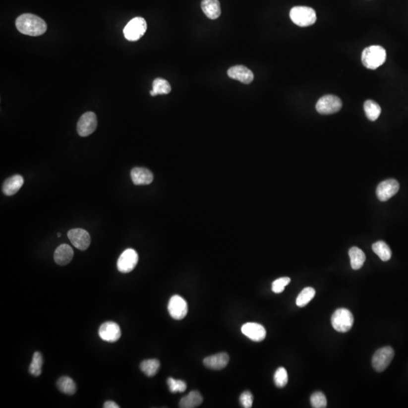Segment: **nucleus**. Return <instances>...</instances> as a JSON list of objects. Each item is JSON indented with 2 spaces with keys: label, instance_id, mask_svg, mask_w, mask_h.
<instances>
[{
  "label": "nucleus",
  "instance_id": "f257e3e1",
  "mask_svg": "<svg viewBox=\"0 0 408 408\" xmlns=\"http://www.w3.org/2000/svg\"><path fill=\"white\" fill-rule=\"evenodd\" d=\"M18 31L24 35L38 37L47 30V24L44 20L33 14H23L15 21Z\"/></svg>",
  "mask_w": 408,
  "mask_h": 408
},
{
  "label": "nucleus",
  "instance_id": "f03ea898",
  "mask_svg": "<svg viewBox=\"0 0 408 408\" xmlns=\"http://www.w3.org/2000/svg\"><path fill=\"white\" fill-rule=\"evenodd\" d=\"M386 60V51L380 46H371L364 49L361 55V61L364 67L376 70L384 64Z\"/></svg>",
  "mask_w": 408,
  "mask_h": 408
},
{
  "label": "nucleus",
  "instance_id": "7ed1b4c3",
  "mask_svg": "<svg viewBox=\"0 0 408 408\" xmlns=\"http://www.w3.org/2000/svg\"><path fill=\"white\" fill-rule=\"evenodd\" d=\"M290 17L294 24L299 27H308L316 22V12L307 6H295L291 10Z\"/></svg>",
  "mask_w": 408,
  "mask_h": 408
},
{
  "label": "nucleus",
  "instance_id": "20e7f679",
  "mask_svg": "<svg viewBox=\"0 0 408 408\" xmlns=\"http://www.w3.org/2000/svg\"><path fill=\"white\" fill-rule=\"evenodd\" d=\"M331 324L333 327L338 332H348L351 330L354 324L352 313L347 308H339L336 310L331 317Z\"/></svg>",
  "mask_w": 408,
  "mask_h": 408
},
{
  "label": "nucleus",
  "instance_id": "39448f33",
  "mask_svg": "<svg viewBox=\"0 0 408 408\" xmlns=\"http://www.w3.org/2000/svg\"><path fill=\"white\" fill-rule=\"evenodd\" d=\"M147 23L143 18L137 17L131 20L123 30L124 36L129 41H137L145 35Z\"/></svg>",
  "mask_w": 408,
  "mask_h": 408
},
{
  "label": "nucleus",
  "instance_id": "423d86ee",
  "mask_svg": "<svg viewBox=\"0 0 408 408\" xmlns=\"http://www.w3.org/2000/svg\"><path fill=\"white\" fill-rule=\"evenodd\" d=\"M343 102L338 96L326 95L321 97L316 104V110L321 115H329L340 112Z\"/></svg>",
  "mask_w": 408,
  "mask_h": 408
},
{
  "label": "nucleus",
  "instance_id": "0eeeda50",
  "mask_svg": "<svg viewBox=\"0 0 408 408\" xmlns=\"http://www.w3.org/2000/svg\"><path fill=\"white\" fill-rule=\"evenodd\" d=\"M395 351L390 347L380 349L373 354L372 365L376 371L383 372L389 367L394 357Z\"/></svg>",
  "mask_w": 408,
  "mask_h": 408
},
{
  "label": "nucleus",
  "instance_id": "6e6552de",
  "mask_svg": "<svg viewBox=\"0 0 408 408\" xmlns=\"http://www.w3.org/2000/svg\"><path fill=\"white\" fill-rule=\"evenodd\" d=\"M97 117L93 112H86L82 115L78 121L77 132L80 136H89L96 131L97 127Z\"/></svg>",
  "mask_w": 408,
  "mask_h": 408
},
{
  "label": "nucleus",
  "instance_id": "1a4fd4ad",
  "mask_svg": "<svg viewBox=\"0 0 408 408\" xmlns=\"http://www.w3.org/2000/svg\"><path fill=\"white\" fill-rule=\"evenodd\" d=\"M138 256L133 249H125L117 260V269L121 273L132 272L138 264Z\"/></svg>",
  "mask_w": 408,
  "mask_h": 408
},
{
  "label": "nucleus",
  "instance_id": "9d476101",
  "mask_svg": "<svg viewBox=\"0 0 408 408\" xmlns=\"http://www.w3.org/2000/svg\"><path fill=\"white\" fill-rule=\"evenodd\" d=\"M168 311L170 316L174 319H183L185 318L188 311L187 302L180 295H174L169 302Z\"/></svg>",
  "mask_w": 408,
  "mask_h": 408
},
{
  "label": "nucleus",
  "instance_id": "9b49d317",
  "mask_svg": "<svg viewBox=\"0 0 408 408\" xmlns=\"http://www.w3.org/2000/svg\"><path fill=\"white\" fill-rule=\"evenodd\" d=\"M67 237L72 244L80 250H86L91 243L90 235L84 229H71L67 233Z\"/></svg>",
  "mask_w": 408,
  "mask_h": 408
},
{
  "label": "nucleus",
  "instance_id": "f8f14e48",
  "mask_svg": "<svg viewBox=\"0 0 408 408\" xmlns=\"http://www.w3.org/2000/svg\"><path fill=\"white\" fill-rule=\"evenodd\" d=\"M399 183L396 179H387L382 181L376 188V196L380 201H387L399 191Z\"/></svg>",
  "mask_w": 408,
  "mask_h": 408
},
{
  "label": "nucleus",
  "instance_id": "ddd939ff",
  "mask_svg": "<svg viewBox=\"0 0 408 408\" xmlns=\"http://www.w3.org/2000/svg\"><path fill=\"white\" fill-rule=\"evenodd\" d=\"M99 335L103 341L115 343L120 338V328L117 323L108 321L104 323L99 327Z\"/></svg>",
  "mask_w": 408,
  "mask_h": 408
},
{
  "label": "nucleus",
  "instance_id": "4468645a",
  "mask_svg": "<svg viewBox=\"0 0 408 408\" xmlns=\"http://www.w3.org/2000/svg\"><path fill=\"white\" fill-rule=\"evenodd\" d=\"M228 75L233 80L240 81L244 84H249L254 80V75L249 68L243 65H236L228 70Z\"/></svg>",
  "mask_w": 408,
  "mask_h": 408
},
{
  "label": "nucleus",
  "instance_id": "2eb2a0df",
  "mask_svg": "<svg viewBox=\"0 0 408 408\" xmlns=\"http://www.w3.org/2000/svg\"><path fill=\"white\" fill-rule=\"evenodd\" d=\"M241 331L248 338L254 342H261L266 337L265 327L258 323H246L241 327Z\"/></svg>",
  "mask_w": 408,
  "mask_h": 408
},
{
  "label": "nucleus",
  "instance_id": "dca6fc26",
  "mask_svg": "<svg viewBox=\"0 0 408 408\" xmlns=\"http://www.w3.org/2000/svg\"><path fill=\"white\" fill-rule=\"evenodd\" d=\"M131 177L135 185H148L154 180V175L149 170L135 167L131 171Z\"/></svg>",
  "mask_w": 408,
  "mask_h": 408
},
{
  "label": "nucleus",
  "instance_id": "f3484780",
  "mask_svg": "<svg viewBox=\"0 0 408 408\" xmlns=\"http://www.w3.org/2000/svg\"><path fill=\"white\" fill-rule=\"evenodd\" d=\"M229 361V354L222 352L206 357L203 360V364L212 370H222L228 365Z\"/></svg>",
  "mask_w": 408,
  "mask_h": 408
},
{
  "label": "nucleus",
  "instance_id": "a211bd4d",
  "mask_svg": "<svg viewBox=\"0 0 408 408\" xmlns=\"http://www.w3.org/2000/svg\"><path fill=\"white\" fill-rule=\"evenodd\" d=\"M73 257V250L69 245L61 244L55 251L54 259L59 265H66L71 262Z\"/></svg>",
  "mask_w": 408,
  "mask_h": 408
},
{
  "label": "nucleus",
  "instance_id": "6ab92c4d",
  "mask_svg": "<svg viewBox=\"0 0 408 408\" xmlns=\"http://www.w3.org/2000/svg\"><path fill=\"white\" fill-rule=\"evenodd\" d=\"M24 184V178L21 175H14L7 178L2 186V191L7 196L16 194Z\"/></svg>",
  "mask_w": 408,
  "mask_h": 408
},
{
  "label": "nucleus",
  "instance_id": "aec40b11",
  "mask_svg": "<svg viewBox=\"0 0 408 408\" xmlns=\"http://www.w3.org/2000/svg\"><path fill=\"white\" fill-rule=\"evenodd\" d=\"M201 8L204 14L210 19H216L221 14V5L219 0H203Z\"/></svg>",
  "mask_w": 408,
  "mask_h": 408
},
{
  "label": "nucleus",
  "instance_id": "412c9836",
  "mask_svg": "<svg viewBox=\"0 0 408 408\" xmlns=\"http://www.w3.org/2000/svg\"><path fill=\"white\" fill-rule=\"evenodd\" d=\"M351 266L354 270H358L364 265L366 260V256L361 249L357 246H353L349 251Z\"/></svg>",
  "mask_w": 408,
  "mask_h": 408
},
{
  "label": "nucleus",
  "instance_id": "4be33fe9",
  "mask_svg": "<svg viewBox=\"0 0 408 408\" xmlns=\"http://www.w3.org/2000/svg\"><path fill=\"white\" fill-rule=\"evenodd\" d=\"M203 402V397L200 392L193 391L189 394L182 398L180 401L179 407L181 408H194L200 406Z\"/></svg>",
  "mask_w": 408,
  "mask_h": 408
},
{
  "label": "nucleus",
  "instance_id": "5701e85b",
  "mask_svg": "<svg viewBox=\"0 0 408 408\" xmlns=\"http://www.w3.org/2000/svg\"><path fill=\"white\" fill-rule=\"evenodd\" d=\"M57 387L58 390L64 394L72 396L76 392V386L74 381L69 376H62L58 380Z\"/></svg>",
  "mask_w": 408,
  "mask_h": 408
},
{
  "label": "nucleus",
  "instance_id": "b1692460",
  "mask_svg": "<svg viewBox=\"0 0 408 408\" xmlns=\"http://www.w3.org/2000/svg\"><path fill=\"white\" fill-rule=\"evenodd\" d=\"M172 88L167 80L162 78H157L153 82V89L151 91V96H156L158 95H167L171 92Z\"/></svg>",
  "mask_w": 408,
  "mask_h": 408
},
{
  "label": "nucleus",
  "instance_id": "393cba45",
  "mask_svg": "<svg viewBox=\"0 0 408 408\" xmlns=\"http://www.w3.org/2000/svg\"><path fill=\"white\" fill-rule=\"evenodd\" d=\"M372 249L383 262H387L392 257V250L389 248V245L384 241L380 240V241L376 242L372 246Z\"/></svg>",
  "mask_w": 408,
  "mask_h": 408
},
{
  "label": "nucleus",
  "instance_id": "a878e982",
  "mask_svg": "<svg viewBox=\"0 0 408 408\" xmlns=\"http://www.w3.org/2000/svg\"><path fill=\"white\" fill-rule=\"evenodd\" d=\"M364 112L370 121H376L381 115V108L373 100H367L364 104Z\"/></svg>",
  "mask_w": 408,
  "mask_h": 408
},
{
  "label": "nucleus",
  "instance_id": "bb28decb",
  "mask_svg": "<svg viewBox=\"0 0 408 408\" xmlns=\"http://www.w3.org/2000/svg\"><path fill=\"white\" fill-rule=\"evenodd\" d=\"M161 367V363L157 359H148L141 363V370L148 376H154L157 374Z\"/></svg>",
  "mask_w": 408,
  "mask_h": 408
},
{
  "label": "nucleus",
  "instance_id": "cd10ccee",
  "mask_svg": "<svg viewBox=\"0 0 408 408\" xmlns=\"http://www.w3.org/2000/svg\"><path fill=\"white\" fill-rule=\"evenodd\" d=\"M43 364V356L41 353L36 351L33 355L32 361L29 367V373L34 376H40Z\"/></svg>",
  "mask_w": 408,
  "mask_h": 408
},
{
  "label": "nucleus",
  "instance_id": "c85d7f7f",
  "mask_svg": "<svg viewBox=\"0 0 408 408\" xmlns=\"http://www.w3.org/2000/svg\"><path fill=\"white\" fill-rule=\"evenodd\" d=\"M315 290L312 288H306L301 291L300 293L297 296V306L305 307L309 303L310 301L315 297Z\"/></svg>",
  "mask_w": 408,
  "mask_h": 408
},
{
  "label": "nucleus",
  "instance_id": "c756f323",
  "mask_svg": "<svg viewBox=\"0 0 408 408\" xmlns=\"http://www.w3.org/2000/svg\"><path fill=\"white\" fill-rule=\"evenodd\" d=\"M275 385L277 387L283 388L288 384V374L285 367H279L275 372L274 376Z\"/></svg>",
  "mask_w": 408,
  "mask_h": 408
},
{
  "label": "nucleus",
  "instance_id": "7c9ffc66",
  "mask_svg": "<svg viewBox=\"0 0 408 408\" xmlns=\"http://www.w3.org/2000/svg\"><path fill=\"white\" fill-rule=\"evenodd\" d=\"M311 406L315 408H327V402L326 396L321 392H316L311 395L310 399Z\"/></svg>",
  "mask_w": 408,
  "mask_h": 408
},
{
  "label": "nucleus",
  "instance_id": "2f4dec72",
  "mask_svg": "<svg viewBox=\"0 0 408 408\" xmlns=\"http://www.w3.org/2000/svg\"><path fill=\"white\" fill-rule=\"evenodd\" d=\"M167 385L169 389L172 393H178V392H184L187 389V385L182 380H175V379L169 378L167 380Z\"/></svg>",
  "mask_w": 408,
  "mask_h": 408
},
{
  "label": "nucleus",
  "instance_id": "473e14b6",
  "mask_svg": "<svg viewBox=\"0 0 408 408\" xmlns=\"http://www.w3.org/2000/svg\"><path fill=\"white\" fill-rule=\"evenodd\" d=\"M291 278L288 277L278 278L272 283V291L275 293H281L285 291V288L291 283Z\"/></svg>",
  "mask_w": 408,
  "mask_h": 408
},
{
  "label": "nucleus",
  "instance_id": "72a5a7b5",
  "mask_svg": "<svg viewBox=\"0 0 408 408\" xmlns=\"http://www.w3.org/2000/svg\"><path fill=\"white\" fill-rule=\"evenodd\" d=\"M240 402L242 407L245 408H250L253 406V396L250 392H243L240 397Z\"/></svg>",
  "mask_w": 408,
  "mask_h": 408
},
{
  "label": "nucleus",
  "instance_id": "f704fd0d",
  "mask_svg": "<svg viewBox=\"0 0 408 408\" xmlns=\"http://www.w3.org/2000/svg\"><path fill=\"white\" fill-rule=\"evenodd\" d=\"M104 408H119V406L117 405V404L115 403V402H112V401H108V402H106L105 404H104Z\"/></svg>",
  "mask_w": 408,
  "mask_h": 408
},
{
  "label": "nucleus",
  "instance_id": "c9c22d12",
  "mask_svg": "<svg viewBox=\"0 0 408 408\" xmlns=\"http://www.w3.org/2000/svg\"><path fill=\"white\" fill-rule=\"evenodd\" d=\"M60 235H61V234H60V233H58V237H60Z\"/></svg>",
  "mask_w": 408,
  "mask_h": 408
}]
</instances>
